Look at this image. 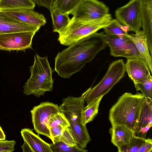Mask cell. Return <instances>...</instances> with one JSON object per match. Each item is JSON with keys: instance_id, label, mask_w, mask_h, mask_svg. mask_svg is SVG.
I'll return each mask as SVG.
<instances>
[{"instance_id": "obj_3", "label": "cell", "mask_w": 152, "mask_h": 152, "mask_svg": "<svg viewBox=\"0 0 152 152\" xmlns=\"http://www.w3.org/2000/svg\"><path fill=\"white\" fill-rule=\"evenodd\" d=\"M90 88L79 97L69 96L64 98L59 106L62 113L69 121L77 144L80 148H85L91 139L83 117L85 98Z\"/></svg>"}, {"instance_id": "obj_32", "label": "cell", "mask_w": 152, "mask_h": 152, "mask_svg": "<svg viewBox=\"0 0 152 152\" xmlns=\"http://www.w3.org/2000/svg\"><path fill=\"white\" fill-rule=\"evenodd\" d=\"M39 6L45 7L49 10L54 7L56 0H32Z\"/></svg>"}, {"instance_id": "obj_10", "label": "cell", "mask_w": 152, "mask_h": 152, "mask_svg": "<svg viewBox=\"0 0 152 152\" xmlns=\"http://www.w3.org/2000/svg\"><path fill=\"white\" fill-rule=\"evenodd\" d=\"M104 36L111 56L115 57H124L127 59L142 58L135 45L128 37L121 38L105 34Z\"/></svg>"}, {"instance_id": "obj_16", "label": "cell", "mask_w": 152, "mask_h": 152, "mask_svg": "<svg viewBox=\"0 0 152 152\" xmlns=\"http://www.w3.org/2000/svg\"><path fill=\"white\" fill-rule=\"evenodd\" d=\"M21 135L24 143L26 144L31 152H53L51 144H49L35 134L29 128L23 129Z\"/></svg>"}, {"instance_id": "obj_8", "label": "cell", "mask_w": 152, "mask_h": 152, "mask_svg": "<svg viewBox=\"0 0 152 152\" xmlns=\"http://www.w3.org/2000/svg\"><path fill=\"white\" fill-rule=\"evenodd\" d=\"M116 19L135 33L141 28L142 16L139 0H130L126 4L117 8L115 12Z\"/></svg>"}, {"instance_id": "obj_29", "label": "cell", "mask_w": 152, "mask_h": 152, "mask_svg": "<svg viewBox=\"0 0 152 152\" xmlns=\"http://www.w3.org/2000/svg\"><path fill=\"white\" fill-rule=\"evenodd\" d=\"M61 125L65 127H70L69 121L64 114L60 112L51 117L49 120L47 126L49 128L54 126Z\"/></svg>"}, {"instance_id": "obj_28", "label": "cell", "mask_w": 152, "mask_h": 152, "mask_svg": "<svg viewBox=\"0 0 152 152\" xmlns=\"http://www.w3.org/2000/svg\"><path fill=\"white\" fill-rule=\"evenodd\" d=\"M51 148L53 152H86L88 151L87 150L80 148L77 145L71 146L60 142L51 144Z\"/></svg>"}, {"instance_id": "obj_30", "label": "cell", "mask_w": 152, "mask_h": 152, "mask_svg": "<svg viewBox=\"0 0 152 152\" xmlns=\"http://www.w3.org/2000/svg\"><path fill=\"white\" fill-rule=\"evenodd\" d=\"M16 143V141L13 140H0V152L14 151Z\"/></svg>"}, {"instance_id": "obj_26", "label": "cell", "mask_w": 152, "mask_h": 152, "mask_svg": "<svg viewBox=\"0 0 152 152\" xmlns=\"http://www.w3.org/2000/svg\"><path fill=\"white\" fill-rule=\"evenodd\" d=\"M137 91H140L145 99L152 100V77L149 76L143 81L134 83Z\"/></svg>"}, {"instance_id": "obj_35", "label": "cell", "mask_w": 152, "mask_h": 152, "mask_svg": "<svg viewBox=\"0 0 152 152\" xmlns=\"http://www.w3.org/2000/svg\"><path fill=\"white\" fill-rule=\"evenodd\" d=\"M21 147L23 152H31L28 147L24 143L21 146Z\"/></svg>"}, {"instance_id": "obj_7", "label": "cell", "mask_w": 152, "mask_h": 152, "mask_svg": "<svg viewBox=\"0 0 152 152\" xmlns=\"http://www.w3.org/2000/svg\"><path fill=\"white\" fill-rule=\"evenodd\" d=\"M60 112L59 107L49 102H41L31 110L32 121L35 131L51 140L48 124L50 118Z\"/></svg>"}, {"instance_id": "obj_14", "label": "cell", "mask_w": 152, "mask_h": 152, "mask_svg": "<svg viewBox=\"0 0 152 152\" xmlns=\"http://www.w3.org/2000/svg\"><path fill=\"white\" fill-rule=\"evenodd\" d=\"M40 27L26 24L8 16L0 10V35L15 32L31 31L37 32Z\"/></svg>"}, {"instance_id": "obj_5", "label": "cell", "mask_w": 152, "mask_h": 152, "mask_svg": "<svg viewBox=\"0 0 152 152\" xmlns=\"http://www.w3.org/2000/svg\"><path fill=\"white\" fill-rule=\"evenodd\" d=\"M112 19L109 13L100 19L91 21L78 20L72 18L67 26L59 33L58 41L62 45L69 46L103 28Z\"/></svg>"}, {"instance_id": "obj_25", "label": "cell", "mask_w": 152, "mask_h": 152, "mask_svg": "<svg viewBox=\"0 0 152 152\" xmlns=\"http://www.w3.org/2000/svg\"><path fill=\"white\" fill-rule=\"evenodd\" d=\"M145 138L135 136L128 144L117 148L118 152H139Z\"/></svg>"}, {"instance_id": "obj_23", "label": "cell", "mask_w": 152, "mask_h": 152, "mask_svg": "<svg viewBox=\"0 0 152 152\" xmlns=\"http://www.w3.org/2000/svg\"><path fill=\"white\" fill-rule=\"evenodd\" d=\"M83 0H56L54 8L63 14H71Z\"/></svg>"}, {"instance_id": "obj_34", "label": "cell", "mask_w": 152, "mask_h": 152, "mask_svg": "<svg viewBox=\"0 0 152 152\" xmlns=\"http://www.w3.org/2000/svg\"><path fill=\"white\" fill-rule=\"evenodd\" d=\"M5 140V134L2 128L0 126V140Z\"/></svg>"}, {"instance_id": "obj_20", "label": "cell", "mask_w": 152, "mask_h": 152, "mask_svg": "<svg viewBox=\"0 0 152 152\" xmlns=\"http://www.w3.org/2000/svg\"><path fill=\"white\" fill-rule=\"evenodd\" d=\"M50 11L52 21L53 31L59 34L67 26L70 22L71 19L69 14L62 13L54 7Z\"/></svg>"}, {"instance_id": "obj_12", "label": "cell", "mask_w": 152, "mask_h": 152, "mask_svg": "<svg viewBox=\"0 0 152 152\" xmlns=\"http://www.w3.org/2000/svg\"><path fill=\"white\" fill-rule=\"evenodd\" d=\"M1 10L10 17L26 24L40 28L46 23V19L43 15L32 9L21 8Z\"/></svg>"}, {"instance_id": "obj_19", "label": "cell", "mask_w": 152, "mask_h": 152, "mask_svg": "<svg viewBox=\"0 0 152 152\" xmlns=\"http://www.w3.org/2000/svg\"><path fill=\"white\" fill-rule=\"evenodd\" d=\"M152 126V100L146 99L142 107L135 133L138 134L142 128Z\"/></svg>"}, {"instance_id": "obj_1", "label": "cell", "mask_w": 152, "mask_h": 152, "mask_svg": "<svg viewBox=\"0 0 152 152\" xmlns=\"http://www.w3.org/2000/svg\"><path fill=\"white\" fill-rule=\"evenodd\" d=\"M103 32H97L58 52L55 58L54 70L59 76L69 78L107 46Z\"/></svg>"}, {"instance_id": "obj_21", "label": "cell", "mask_w": 152, "mask_h": 152, "mask_svg": "<svg viewBox=\"0 0 152 152\" xmlns=\"http://www.w3.org/2000/svg\"><path fill=\"white\" fill-rule=\"evenodd\" d=\"M35 4L32 0H0V10L27 8L34 9Z\"/></svg>"}, {"instance_id": "obj_22", "label": "cell", "mask_w": 152, "mask_h": 152, "mask_svg": "<svg viewBox=\"0 0 152 152\" xmlns=\"http://www.w3.org/2000/svg\"><path fill=\"white\" fill-rule=\"evenodd\" d=\"M103 29L105 34L121 38L128 37L129 31L128 27L122 25L116 19H113L111 23Z\"/></svg>"}, {"instance_id": "obj_31", "label": "cell", "mask_w": 152, "mask_h": 152, "mask_svg": "<svg viewBox=\"0 0 152 152\" xmlns=\"http://www.w3.org/2000/svg\"><path fill=\"white\" fill-rule=\"evenodd\" d=\"M65 128V127L61 125H58L54 126L49 128L51 137V140L52 141L53 138L61 134Z\"/></svg>"}, {"instance_id": "obj_9", "label": "cell", "mask_w": 152, "mask_h": 152, "mask_svg": "<svg viewBox=\"0 0 152 152\" xmlns=\"http://www.w3.org/2000/svg\"><path fill=\"white\" fill-rule=\"evenodd\" d=\"M108 7L98 0H83L73 12L72 18L83 21L100 19L109 14Z\"/></svg>"}, {"instance_id": "obj_24", "label": "cell", "mask_w": 152, "mask_h": 152, "mask_svg": "<svg viewBox=\"0 0 152 152\" xmlns=\"http://www.w3.org/2000/svg\"><path fill=\"white\" fill-rule=\"evenodd\" d=\"M103 96H101L84 107L83 114L86 124L92 121L98 113L100 102Z\"/></svg>"}, {"instance_id": "obj_18", "label": "cell", "mask_w": 152, "mask_h": 152, "mask_svg": "<svg viewBox=\"0 0 152 152\" xmlns=\"http://www.w3.org/2000/svg\"><path fill=\"white\" fill-rule=\"evenodd\" d=\"M110 133L111 142L117 148L129 143L136 135L134 131L121 125L112 126Z\"/></svg>"}, {"instance_id": "obj_27", "label": "cell", "mask_w": 152, "mask_h": 152, "mask_svg": "<svg viewBox=\"0 0 152 152\" xmlns=\"http://www.w3.org/2000/svg\"><path fill=\"white\" fill-rule=\"evenodd\" d=\"M52 142L53 143L62 142L71 146L77 145L72 130L69 127L65 128L61 134L53 138Z\"/></svg>"}, {"instance_id": "obj_4", "label": "cell", "mask_w": 152, "mask_h": 152, "mask_svg": "<svg viewBox=\"0 0 152 152\" xmlns=\"http://www.w3.org/2000/svg\"><path fill=\"white\" fill-rule=\"evenodd\" d=\"M31 75L23 86V93L27 96L33 94L39 97L46 92L52 91L54 83L53 71L47 56H34L33 64L30 67Z\"/></svg>"}, {"instance_id": "obj_33", "label": "cell", "mask_w": 152, "mask_h": 152, "mask_svg": "<svg viewBox=\"0 0 152 152\" xmlns=\"http://www.w3.org/2000/svg\"><path fill=\"white\" fill-rule=\"evenodd\" d=\"M152 150V141L151 139H145L139 152H151Z\"/></svg>"}, {"instance_id": "obj_6", "label": "cell", "mask_w": 152, "mask_h": 152, "mask_svg": "<svg viewBox=\"0 0 152 152\" xmlns=\"http://www.w3.org/2000/svg\"><path fill=\"white\" fill-rule=\"evenodd\" d=\"M125 72V64L122 59L112 62L100 82L93 88H90L85 99L87 105L108 92L124 77Z\"/></svg>"}, {"instance_id": "obj_17", "label": "cell", "mask_w": 152, "mask_h": 152, "mask_svg": "<svg viewBox=\"0 0 152 152\" xmlns=\"http://www.w3.org/2000/svg\"><path fill=\"white\" fill-rule=\"evenodd\" d=\"M127 36L135 45L141 58L146 62L152 73V56L150 54L143 31L140 30L135 34H128Z\"/></svg>"}, {"instance_id": "obj_13", "label": "cell", "mask_w": 152, "mask_h": 152, "mask_svg": "<svg viewBox=\"0 0 152 152\" xmlns=\"http://www.w3.org/2000/svg\"><path fill=\"white\" fill-rule=\"evenodd\" d=\"M125 64L126 72L134 83L141 82L151 75L147 64L142 58H127Z\"/></svg>"}, {"instance_id": "obj_15", "label": "cell", "mask_w": 152, "mask_h": 152, "mask_svg": "<svg viewBox=\"0 0 152 152\" xmlns=\"http://www.w3.org/2000/svg\"><path fill=\"white\" fill-rule=\"evenodd\" d=\"M142 16L141 28L152 55V0H139Z\"/></svg>"}, {"instance_id": "obj_11", "label": "cell", "mask_w": 152, "mask_h": 152, "mask_svg": "<svg viewBox=\"0 0 152 152\" xmlns=\"http://www.w3.org/2000/svg\"><path fill=\"white\" fill-rule=\"evenodd\" d=\"M36 32L20 31L0 35V50L11 51L32 48V39Z\"/></svg>"}, {"instance_id": "obj_2", "label": "cell", "mask_w": 152, "mask_h": 152, "mask_svg": "<svg viewBox=\"0 0 152 152\" xmlns=\"http://www.w3.org/2000/svg\"><path fill=\"white\" fill-rule=\"evenodd\" d=\"M145 100L144 96L139 92L135 94H124L109 110V118L111 125L124 126L135 133Z\"/></svg>"}]
</instances>
